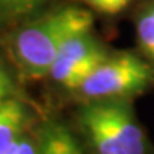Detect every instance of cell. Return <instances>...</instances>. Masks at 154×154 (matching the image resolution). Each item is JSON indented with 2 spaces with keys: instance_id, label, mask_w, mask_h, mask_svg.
Wrapping results in <instances>:
<instances>
[{
  "instance_id": "cell-1",
  "label": "cell",
  "mask_w": 154,
  "mask_h": 154,
  "mask_svg": "<svg viewBox=\"0 0 154 154\" xmlns=\"http://www.w3.org/2000/svg\"><path fill=\"white\" fill-rule=\"evenodd\" d=\"M93 14L86 9L67 6L19 30L13 38L17 63L30 77L47 76L61 46L73 36L90 33Z\"/></svg>"
},
{
  "instance_id": "cell-2",
  "label": "cell",
  "mask_w": 154,
  "mask_h": 154,
  "mask_svg": "<svg viewBox=\"0 0 154 154\" xmlns=\"http://www.w3.org/2000/svg\"><path fill=\"white\" fill-rule=\"evenodd\" d=\"M82 124L97 154H144L146 137L121 103H94L82 110Z\"/></svg>"
},
{
  "instance_id": "cell-3",
  "label": "cell",
  "mask_w": 154,
  "mask_h": 154,
  "mask_svg": "<svg viewBox=\"0 0 154 154\" xmlns=\"http://www.w3.org/2000/svg\"><path fill=\"white\" fill-rule=\"evenodd\" d=\"M154 79L150 66L134 54L107 57L82 84L79 91L90 99H114L143 91Z\"/></svg>"
},
{
  "instance_id": "cell-4",
  "label": "cell",
  "mask_w": 154,
  "mask_h": 154,
  "mask_svg": "<svg viewBox=\"0 0 154 154\" xmlns=\"http://www.w3.org/2000/svg\"><path fill=\"white\" fill-rule=\"evenodd\" d=\"M107 57L106 50L90 33L77 34L61 46L49 74L63 87L79 90Z\"/></svg>"
},
{
  "instance_id": "cell-5",
  "label": "cell",
  "mask_w": 154,
  "mask_h": 154,
  "mask_svg": "<svg viewBox=\"0 0 154 154\" xmlns=\"http://www.w3.org/2000/svg\"><path fill=\"white\" fill-rule=\"evenodd\" d=\"M27 124V111L22 103L10 99L0 104V154H5L7 149L23 136Z\"/></svg>"
},
{
  "instance_id": "cell-6",
  "label": "cell",
  "mask_w": 154,
  "mask_h": 154,
  "mask_svg": "<svg viewBox=\"0 0 154 154\" xmlns=\"http://www.w3.org/2000/svg\"><path fill=\"white\" fill-rule=\"evenodd\" d=\"M38 144V154H83L73 133L57 121L46 126Z\"/></svg>"
},
{
  "instance_id": "cell-7",
  "label": "cell",
  "mask_w": 154,
  "mask_h": 154,
  "mask_svg": "<svg viewBox=\"0 0 154 154\" xmlns=\"http://www.w3.org/2000/svg\"><path fill=\"white\" fill-rule=\"evenodd\" d=\"M137 37L144 53L154 60V5L140 13L137 19Z\"/></svg>"
},
{
  "instance_id": "cell-8",
  "label": "cell",
  "mask_w": 154,
  "mask_h": 154,
  "mask_svg": "<svg viewBox=\"0 0 154 154\" xmlns=\"http://www.w3.org/2000/svg\"><path fill=\"white\" fill-rule=\"evenodd\" d=\"M38 150H40V144L34 143L33 140L27 137L20 136L7 149L5 154H38Z\"/></svg>"
},
{
  "instance_id": "cell-9",
  "label": "cell",
  "mask_w": 154,
  "mask_h": 154,
  "mask_svg": "<svg viewBox=\"0 0 154 154\" xmlns=\"http://www.w3.org/2000/svg\"><path fill=\"white\" fill-rule=\"evenodd\" d=\"M14 84L11 80L10 73L6 70V67L0 63V104L10 100V96L13 94Z\"/></svg>"
},
{
  "instance_id": "cell-10",
  "label": "cell",
  "mask_w": 154,
  "mask_h": 154,
  "mask_svg": "<svg viewBox=\"0 0 154 154\" xmlns=\"http://www.w3.org/2000/svg\"><path fill=\"white\" fill-rule=\"evenodd\" d=\"M131 0H107L106 2L104 14H117L126 9L130 5Z\"/></svg>"
},
{
  "instance_id": "cell-11",
  "label": "cell",
  "mask_w": 154,
  "mask_h": 154,
  "mask_svg": "<svg viewBox=\"0 0 154 154\" xmlns=\"http://www.w3.org/2000/svg\"><path fill=\"white\" fill-rule=\"evenodd\" d=\"M0 5L3 6L7 10H13V11H27L30 10V6H29L27 0H0Z\"/></svg>"
},
{
  "instance_id": "cell-12",
  "label": "cell",
  "mask_w": 154,
  "mask_h": 154,
  "mask_svg": "<svg viewBox=\"0 0 154 154\" xmlns=\"http://www.w3.org/2000/svg\"><path fill=\"white\" fill-rule=\"evenodd\" d=\"M106 2H107V0H86V3H87L90 7H93L94 10L100 11V13H104Z\"/></svg>"
},
{
  "instance_id": "cell-13",
  "label": "cell",
  "mask_w": 154,
  "mask_h": 154,
  "mask_svg": "<svg viewBox=\"0 0 154 154\" xmlns=\"http://www.w3.org/2000/svg\"><path fill=\"white\" fill-rule=\"evenodd\" d=\"M27 2H29V6H30V10H32V9H33L34 6L38 5V3H42L43 0H27Z\"/></svg>"
}]
</instances>
